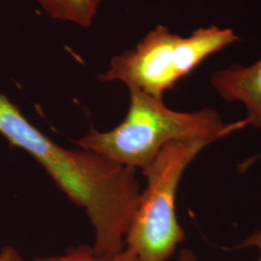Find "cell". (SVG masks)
I'll use <instances>...</instances> for the list:
<instances>
[{
  "label": "cell",
  "mask_w": 261,
  "mask_h": 261,
  "mask_svg": "<svg viewBox=\"0 0 261 261\" xmlns=\"http://www.w3.org/2000/svg\"><path fill=\"white\" fill-rule=\"evenodd\" d=\"M210 84L224 101L241 103L249 126L261 130V59L252 65L233 64L217 70Z\"/></svg>",
  "instance_id": "cell-5"
},
{
  "label": "cell",
  "mask_w": 261,
  "mask_h": 261,
  "mask_svg": "<svg viewBox=\"0 0 261 261\" xmlns=\"http://www.w3.org/2000/svg\"><path fill=\"white\" fill-rule=\"evenodd\" d=\"M0 135L35 159L66 196L84 209L93 226L94 252L112 255L125 249L141 193L135 169L89 150L58 145L1 93Z\"/></svg>",
  "instance_id": "cell-1"
},
{
  "label": "cell",
  "mask_w": 261,
  "mask_h": 261,
  "mask_svg": "<svg viewBox=\"0 0 261 261\" xmlns=\"http://www.w3.org/2000/svg\"><path fill=\"white\" fill-rule=\"evenodd\" d=\"M210 144L205 140L169 143L142 171L147 185L125 236V247L137 261H168L185 240L176 215L178 187L187 168Z\"/></svg>",
  "instance_id": "cell-4"
},
{
  "label": "cell",
  "mask_w": 261,
  "mask_h": 261,
  "mask_svg": "<svg viewBox=\"0 0 261 261\" xmlns=\"http://www.w3.org/2000/svg\"><path fill=\"white\" fill-rule=\"evenodd\" d=\"M240 40L232 28L210 25L182 37L168 28L152 29L134 49L114 56L103 83L122 82L144 93L162 98L207 58Z\"/></svg>",
  "instance_id": "cell-3"
},
{
  "label": "cell",
  "mask_w": 261,
  "mask_h": 261,
  "mask_svg": "<svg viewBox=\"0 0 261 261\" xmlns=\"http://www.w3.org/2000/svg\"><path fill=\"white\" fill-rule=\"evenodd\" d=\"M53 19L88 28L102 0H37Z\"/></svg>",
  "instance_id": "cell-6"
},
{
  "label": "cell",
  "mask_w": 261,
  "mask_h": 261,
  "mask_svg": "<svg viewBox=\"0 0 261 261\" xmlns=\"http://www.w3.org/2000/svg\"><path fill=\"white\" fill-rule=\"evenodd\" d=\"M246 248H255L258 251V258L256 261H261V229L249 235L240 245L235 247V249ZM177 261H197V258L195 252L189 249H185L179 253Z\"/></svg>",
  "instance_id": "cell-8"
},
{
  "label": "cell",
  "mask_w": 261,
  "mask_h": 261,
  "mask_svg": "<svg viewBox=\"0 0 261 261\" xmlns=\"http://www.w3.org/2000/svg\"><path fill=\"white\" fill-rule=\"evenodd\" d=\"M32 261H137V258L135 252L127 247L115 254L99 255L92 246L81 245L68 249L62 254L38 256Z\"/></svg>",
  "instance_id": "cell-7"
},
{
  "label": "cell",
  "mask_w": 261,
  "mask_h": 261,
  "mask_svg": "<svg viewBox=\"0 0 261 261\" xmlns=\"http://www.w3.org/2000/svg\"><path fill=\"white\" fill-rule=\"evenodd\" d=\"M0 261H24V259L15 248L5 247L0 251Z\"/></svg>",
  "instance_id": "cell-9"
},
{
  "label": "cell",
  "mask_w": 261,
  "mask_h": 261,
  "mask_svg": "<svg viewBox=\"0 0 261 261\" xmlns=\"http://www.w3.org/2000/svg\"><path fill=\"white\" fill-rule=\"evenodd\" d=\"M130 106L124 120L114 129L91 128L75 144L127 168L142 171L169 143L190 140H217L249 126V120L225 122L212 109L177 112L156 98L128 87Z\"/></svg>",
  "instance_id": "cell-2"
}]
</instances>
